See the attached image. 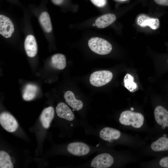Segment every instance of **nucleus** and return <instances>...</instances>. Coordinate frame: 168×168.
<instances>
[{
    "label": "nucleus",
    "mask_w": 168,
    "mask_h": 168,
    "mask_svg": "<svg viewBox=\"0 0 168 168\" xmlns=\"http://www.w3.org/2000/svg\"><path fill=\"white\" fill-rule=\"evenodd\" d=\"M92 2L98 7H104L106 4V0H91Z\"/></svg>",
    "instance_id": "obj_22"
},
{
    "label": "nucleus",
    "mask_w": 168,
    "mask_h": 168,
    "mask_svg": "<svg viewBox=\"0 0 168 168\" xmlns=\"http://www.w3.org/2000/svg\"><path fill=\"white\" fill-rule=\"evenodd\" d=\"M37 91L38 87L36 85L32 84H27L23 91V99L26 101L33 99L35 97Z\"/></svg>",
    "instance_id": "obj_18"
},
{
    "label": "nucleus",
    "mask_w": 168,
    "mask_h": 168,
    "mask_svg": "<svg viewBox=\"0 0 168 168\" xmlns=\"http://www.w3.org/2000/svg\"><path fill=\"white\" fill-rule=\"evenodd\" d=\"M131 110H133V108H131Z\"/></svg>",
    "instance_id": "obj_26"
},
{
    "label": "nucleus",
    "mask_w": 168,
    "mask_h": 168,
    "mask_svg": "<svg viewBox=\"0 0 168 168\" xmlns=\"http://www.w3.org/2000/svg\"><path fill=\"white\" fill-rule=\"evenodd\" d=\"M14 28L11 20L7 17L0 15V34L6 38L11 37L13 33Z\"/></svg>",
    "instance_id": "obj_7"
},
{
    "label": "nucleus",
    "mask_w": 168,
    "mask_h": 168,
    "mask_svg": "<svg viewBox=\"0 0 168 168\" xmlns=\"http://www.w3.org/2000/svg\"><path fill=\"white\" fill-rule=\"evenodd\" d=\"M88 45L93 52L100 55L108 54L112 50V45L109 42L97 37L91 38L88 41Z\"/></svg>",
    "instance_id": "obj_2"
},
{
    "label": "nucleus",
    "mask_w": 168,
    "mask_h": 168,
    "mask_svg": "<svg viewBox=\"0 0 168 168\" xmlns=\"http://www.w3.org/2000/svg\"><path fill=\"white\" fill-rule=\"evenodd\" d=\"M151 148L156 152L168 150V138L161 137L151 144Z\"/></svg>",
    "instance_id": "obj_17"
},
{
    "label": "nucleus",
    "mask_w": 168,
    "mask_h": 168,
    "mask_svg": "<svg viewBox=\"0 0 168 168\" xmlns=\"http://www.w3.org/2000/svg\"><path fill=\"white\" fill-rule=\"evenodd\" d=\"M39 21L42 27L47 33L52 30V26L50 18L48 13L45 12H42L40 16Z\"/></svg>",
    "instance_id": "obj_19"
},
{
    "label": "nucleus",
    "mask_w": 168,
    "mask_h": 168,
    "mask_svg": "<svg viewBox=\"0 0 168 168\" xmlns=\"http://www.w3.org/2000/svg\"><path fill=\"white\" fill-rule=\"evenodd\" d=\"M154 115L156 122L164 127H168V111L161 106H158L155 109Z\"/></svg>",
    "instance_id": "obj_11"
},
{
    "label": "nucleus",
    "mask_w": 168,
    "mask_h": 168,
    "mask_svg": "<svg viewBox=\"0 0 168 168\" xmlns=\"http://www.w3.org/2000/svg\"><path fill=\"white\" fill-rule=\"evenodd\" d=\"M125 87L130 92H134L137 88V84L134 82V78L129 74H127L124 79Z\"/></svg>",
    "instance_id": "obj_21"
},
{
    "label": "nucleus",
    "mask_w": 168,
    "mask_h": 168,
    "mask_svg": "<svg viewBox=\"0 0 168 168\" xmlns=\"http://www.w3.org/2000/svg\"></svg>",
    "instance_id": "obj_29"
},
{
    "label": "nucleus",
    "mask_w": 168,
    "mask_h": 168,
    "mask_svg": "<svg viewBox=\"0 0 168 168\" xmlns=\"http://www.w3.org/2000/svg\"><path fill=\"white\" fill-rule=\"evenodd\" d=\"M56 111L59 117L68 121H72L75 118L74 115L69 107L66 104L61 102L57 105Z\"/></svg>",
    "instance_id": "obj_9"
},
{
    "label": "nucleus",
    "mask_w": 168,
    "mask_h": 168,
    "mask_svg": "<svg viewBox=\"0 0 168 168\" xmlns=\"http://www.w3.org/2000/svg\"></svg>",
    "instance_id": "obj_28"
},
{
    "label": "nucleus",
    "mask_w": 168,
    "mask_h": 168,
    "mask_svg": "<svg viewBox=\"0 0 168 168\" xmlns=\"http://www.w3.org/2000/svg\"><path fill=\"white\" fill-rule=\"evenodd\" d=\"M159 164L162 167L168 168V156L162 158L160 161Z\"/></svg>",
    "instance_id": "obj_23"
},
{
    "label": "nucleus",
    "mask_w": 168,
    "mask_h": 168,
    "mask_svg": "<svg viewBox=\"0 0 168 168\" xmlns=\"http://www.w3.org/2000/svg\"><path fill=\"white\" fill-rule=\"evenodd\" d=\"M119 120L123 125H131L134 128H139L143 125L144 118L141 113L127 110L121 113Z\"/></svg>",
    "instance_id": "obj_1"
},
{
    "label": "nucleus",
    "mask_w": 168,
    "mask_h": 168,
    "mask_svg": "<svg viewBox=\"0 0 168 168\" xmlns=\"http://www.w3.org/2000/svg\"><path fill=\"white\" fill-rule=\"evenodd\" d=\"M24 46L26 54L29 57H33L35 56L37 52V45L33 35H30L27 36Z\"/></svg>",
    "instance_id": "obj_12"
},
{
    "label": "nucleus",
    "mask_w": 168,
    "mask_h": 168,
    "mask_svg": "<svg viewBox=\"0 0 168 168\" xmlns=\"http://www.w3.org/2000/svg\"><path fill=\"white\" fill-rule=\"evenodd\" d=\"M112 78L113 74L111 72L104 70L93 72L90 75L89 80L92 86L100 87L109 82Z\"/></svg>",
    "instance_id": "obj_3"
},
{
    "label": "nucleus",
    "mask_w": 168,
    "mask_h": 168,
    "mask_svg": "<svg viewBox=\"0 0 168 168\" xmlns=\"http://www.w3.org/2000/svg\"><path fill=\"white\" fill-rule=\"evenodd\" d=\"M67 150L71 154L77 156H83L90 152L91 149L86 144L81 142H74L69 144Z\"/></svg>",
    "instance_id": "obj_6"
},
{
    "label": "nucleus",
    "mask_w": 168,
    "mask_h": 168,
    "mask_svg": "<svg viewBox=\"0 0 168 168\" xmlns=\"http://www.w3.org/2000/svg\"><path fill=\"white\" fill-rule=\"evenodd\" d=\"M64 97L66 103L74 110L79 111L83 108L82 102L76 99L72 91H66L64 94Z\"/></svg>",
    "instance_id": "obj_13"
},
{
    "label": "nucleus",
    "mask_w": 168,
    "mask_h": 168,
    "mask_svg": "<svg viewBox=\"0 0 168 168\" xmlns=\"http://www.w3.org/2000/svg\"><path fill=\"white\" fill-rule=\"evenodd\" d=\"M0 124L5 130L11 133L15 131L18 125L15 118L11 114L7 112H3L1 114Z\"/></svg>",
    "instance_id": "obj_5"
},
{
    "label": "nucleus",
    "mask_w": 168,
    "mask_h": 168,
    "mask_svg": "<svg viewBox=\"0 0 168 168\" xmlns=\"http://www.w3.org/2000/svg\"><path fill=\"white\" fill-rule=\"evenodd\" d=\"M121 135L119 130L110 127H105L100 131L99 136L103 140L106 141H110L118 139Z\"/></svg>",
    "instance_id": "obj_8"
},
{
    "label": "nucleus",
    "mask_w": 168,
    "mask_h": 168,
    "mask_svg": "<svg viewBox=\"0 0 168 168\" xmlns=\"http://www.w3.org/2000/svg\"><path fill=\"white\" fill-rule=\"evenodd\" d=\"M114 159L110 154L101 153L96 156L91 161V167L95 168H107L113 164Z\"/></svg>",
    "instance_id": "obj_4"
},
{
    "label": "nucleus",
    "mask_w": 168,
    "mask_h": 168,
    "mask_svg": "<svg viewBox=\"0 0 168 168\" xmlns=\"http://www.w3.org/2000/svg\"><path fill=\"white\" fill-rule=\"evenodd\" d=\"M53 2L55 4L59 5L61 4L64 0H52Z\"/></svg>",
    "instance_id": "obj_25"
},
{
    "label": "nucleus",
    "mask_w": 168,
    "mask_h": 168,
    "mask_svg": "<svg viewBox=\"0 0 168 168\" xmlns=\"http://www.w3.org/2000/svg\"><path fill=\"white\" fill-rule=\"evenodd\" d=\"M13 166L9 155L6 152H0V168H13Z\"/></svg>",
    "instance_id": "obj_20"
},
{
    "label": "nucleus",
    "mask_w": 168,
    "mask_h": 168,
    "mask_svg": "<svg viewBox=\"0 0 168 168\" xmlns=\"http://www.w3.org/2000/svg\"><path fill=\"white\" fill-rule=\"evenodd\" d=\"M156 3L160 5L168 6V0H154Z\"/></svg>",
    "instance_id": "obj_24"
},
{
    "label": "nucleus",
    "mask_w": 168,
    "mask_h": 168,
    "mask_svg": "<svg viewBox=\"0 0 168 168\" xmlns=\"http://www.w3.org/2000/svg\"><path fill=\"white\" fill-rule=\"evenodd\" d=\"M116 20V16L114 14H106L98 17L96 20L95 24L98 28H104L110 25Z\"/></svg>",
    "instance_id": "obj_14"
},
{
    "label": "nucleus",
    "mask_w": 168,
    "mask_h": 168,
    "mask_svg": "<svg viewBox=\"0 0 168 168\" xmlns=\"http://www.w3.org/2000/svg\"><path fill=\"white\" fill-rule=\"evenodd\" d=\"M165 128V127H163V126H162V128Z\"/></svg>",
    "instance_id": "obj_27"
},
{
    "label": "nucleus",
    "mask_w": 168,
    "mask_h": 168,
    "mask_svg": "<svg viewBox=\"0 0 168 168\" xmlns=\"http://www.w3.org/2000/svg\"><path fill=\"white\" fill-rule=\"evenodd\" d=\"M137 22L138 25L141 27H144L148 26L153 30L158 29L160 25L158 19L150 18L143 14H141L138 16Z\"/></svg>",
    "instance_id": "obj_10"
},
{
    "label": "nucleus",
    "mask_w": 168,
    "mask_h": 168,
    "mask_svg": "<svg viewBox=\"0 0 168 168\" xmlns=\"http://www.w3.org/2000/svg\"><path fill=\"white\" fill-rule=\"evenodd\" d=\"M52 65L54 68L59 70L64 69L66 66V58L65 56L61 54H57L53 55L51 58Z\"/></svg>",
    "instance_id": "obj_16"
},
{
    "label": "nucleus",
    "mask_w": 168,
    "mask_h": 168,
    "mask_svg": "<svg viewBox=\"0 0 168 168\" xmlns=\"http://www.w3.org/2000/svg\"><path fill=\"white\" fill-rule=\"evenodd\" d=\"M54 114V108L50 106L44 109L40 116V120L43 127L45 128H49Z\"/></svg>",
    "instance_id": "obj_15"
}]
</instances>
